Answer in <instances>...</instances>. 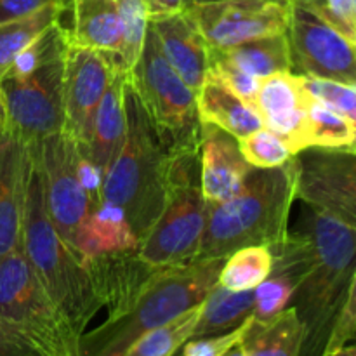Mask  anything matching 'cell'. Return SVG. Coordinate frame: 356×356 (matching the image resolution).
<instances>
[{"instance_id":"obj_44","label":"cell","mask_w":356,"mask_h":356,"mask_svg":"<svg viewBox=\"0 0 356 356\" xmlns=\"http://www.w3.org/2000/svg\"><path fill=\"white\" fill-rule=\"evenodd\" d=\"M3 124H6V108H3L2 96H0V129L3 127Z\"/></svg>"},{"instance_id":"obj_3","label":"cell","mask_w":356,"mask_h":356,"mask_svg":"<svg viewBox=\"0 0 356 356\" xmlns=\"http://www.w3.org/2000/svg\"><path fill=\"white\" fill-rule=\"evenodd\" d=\"M222 263L225 259H195L159 270L124 312L80 336V356H122L146 332L200 305L218 284Z\"/></svg>"},{"instance_id":"obj_33","label":"cell","mask_w":356,"mask_h":356,"mask_svg":"<svg viewBox=\"0 0 356 356\" xmlns=\"http://www.w3.org/2000/svg\"><path fill=\"white\" fill-rule=\"evenodd\" d=\"M302 87L315 99L329 104L334 110L341 111L351 120H356V87L336 80L316 79V76L301 75Z\"/></svg>"},{"instance_id":"obj_6","label":"cell","mask_w":356,"mask_h":356,"mask_svg":"<svg viewBox=\"0 0 356 356\" xmlns=\"http://www.w3.org/2000/svg\"><path fill=\"white\" fill-rule=\"evenodd\" d=\"M21 250L52 302L82 336L103 305L94 291L83 257L61 238L49 219L37 163H33L28 184Z\"/></svg>"},{"instance_id":"obj_39","label":"cell","mask_w":356,"mask_h":356,"mask_svg":"<svg viewBox=\"0 0 356 356\" xmlns=\"http://www.w3.org/2000/svg\"><path fill=\"white\" fill-rule=\"evenodd\" d=\"M145 2L148 6L149 17L181 13L184 9V0H145Z\"/></svg>"},{"instance_id":"obj_46","label":"cell","mask_w":356,"mask_h":356,"mask_svg":"<svg viewBox=\"0 0 356 356\" xmlns=\"http://www.w3.org/2000/svg\"><path fill=\"white\" fill-rule=\"evenodd\" d=\"M177 355H179V353H177ZM177 355H176V356H177Z\"/></svg>"},{"instance_id":"obj_32","label":"cell","mask_w":356,"mask_h":356,"mask_svg":"<svg viewBox=\"0 0 356 356\" xmlns=\"http://www.w3.org/2000/svg\"><path fill=\"white\" fill-rule=\"evenodd\" d=\"M122 21L124 49L120 63L125 70H131L143 51L146 31L149 23V10L145 0H115Z\"/></svg>"},{"instance_id":"obj_38","label":"cell","mask_w":356,"mask_h":356,"mask_svg":"<svg viewBox=\"0 0 356 356\" xmlns=\"http://www.w3.org/2000/svg\"><path fill=\"white\" fill-rule=\"evenodd\" d=\"M0 356H37L0 325Z\"/></svg>"},{"instance_id":"obj_13","label":"cell","mask_w":356,"mask_h":356,"mask_svg":"<svg viewBox=\"0 0 356 356\" xmlns=\"http://www.w3.org/2000/svg\"><path fill=\"white\" fill-rule=\"evenodd\" d=\"M118 66H122V63L115 54L82 47L66 38L63 66V132L73 139L80 153L89 143L94 115Z\"/></svg>"},{"instance_id":"obj_7","label":"cell","mask_w":356,"mask_h":356,"mask_svg":"<svg viewBox=\"0 0 356 356\" xmlns=\"http://www.w3.org/2000/svg\"><path fill=\"white\" fill-rule=\"evenodd\" d=\"M0 325L37 356H80V334L49 298L21 249L0 259Z\"/></svg>"},{"instance_id":"obj_8","label":"cell","mask_w":356,"mask_h":356,"mask_svg":"<svg viewBox=\"0 0 356 356\" xmlns=\"http://www.w3.org/2000/svg\"><path fill=\"white\" fill-rule=\"evenodd\" d=\"M200 188L198 148L169 149V190L162 214L139 242L138 252L155 268L197 259L209 218Z\"/></svg>"},{"instance_id":"obj_40","label":"cell","mask_w":356,"mask_h":356,"mask_svg":"<svg viewBox=\"0 0 356 356\" xmlns=\"http://www.w3.org/2000/svg\"><path fill=\"white\" fill-rule=\"evenodd\" d=\"M285 3H296V6L308 7V9H313L315 13L322 14L323 10L327 9V0H285Z\"/></svg>"},{"instance_id":"obj_36","label":"cell","mask_w":356,"mask_h":356,"mask_svg":"<svg viewBox=\"0 0 356 356\" xmlns=\"http://www.w3.org/2000/svg\"><path fill=\"white\" fill-rule=\"evenodd\" d=\"M350 40L356 38V0H327V9L320 14Z\"/></svg>"},{"instance_id":"obj_43","label":"cell","mask_w":356,"mask_h":356,"mask_svg":"<svg viewBox=\"0 0 356 356\" xmlns=\"http://www.w3.org/2000/svg\"><path fill=\"white\" fill-rule=\"evenodd\" d=\"M222 356H243V351H242V346H240V343L236 344V346H233L232 350L226 351Z\"/></svg>"},{"instance_id":"obj_16","label":"cell","mask_w":356,"mask_h":356,"mask_svg":"<svg viewBox=\"0 0 356 356\" xmlns=\"http://www.w3.org/2000/svg\"><path fill=\"white\" fill-rule=\"evenodd\" d=\"M308 92L302 87L301 75L294 72L275 73L257 83L254 108L264 127L277 132L291 152L305 149V124Z\"/></svg>"},{"instance_id":"obj_35","label":"cell","mask_w":356,"mask_h":356,"mask_svg":"<svg viewBox=\"0 0 356 356\" xmlns=\"http://www.w3.org/2000/svg\"><path fill=\"white\" fill-rule=\"evenodd\" d=\"M247 322L243 325H240L238 329L232 330V332L219 334V336L195 337V339L186 341L177 356H222L226 351L232 350L233 346H236L240 343Z\"/></svg>"},{"instance_id":"obj_31","label":"cell","mask_w":356,"mask_h":356,"mask_svg":"<svg viewBox=\"0 0 356 356\" xmlns=\"http://www.w3.org/2000/svg\"><path fill=\"white\" fill-rule=\"evenodd\" d=\"M238 148L250 167L275 169L289 163L294 156L287 143L268 127H261L238 139Z\"/></svg>"},{"instance_id":"obj_45","label":"cell","mask_w":356,"mask_h":356,"mask_svg":"<svg viewBox=\"0 0 356 356\" xmlns=\"http://www.w3.org/2000/svg\"><path fill=\"white\" fill-rule=\"evenodd\" d=\"M275 2H280V3H284V6H287V3H285V0H275Z\"/></svg>"},{"instance_id":"obj_26","label":"cell","mask_w":356,"mask_h":356,"mask_svg":"<svg viewBox=\"0 0 356 356\" xmlns=\"http://www.w3.org/2000/svg\"><path fill=\"white\" fill-rule=\"evenodd\" d=\"M252 313L254 291L233 292L216 284L202 301L200 316L191 339L232 332L252 318Z\"/></svg>"},{"instance_id":"obj_15","label":"cell","mask_w":356,"mask_h":356,"mask_svg":"<svg viewBox=\"0 0 356 356\" xmlns=\"http://www.w3.org/2000/svg\"><path fill=\"white\" fill-rule=\"evenodd\" d=\"M35 149L7 124L0 129V259L21 249Z\"/></svg>"},{"instance_id":"obj_14","label":"cell","mask_w":356,"mask_h":356,"mask_svg":"<svg viewBox=\"0 0 356 356\" xmlns=\"http://www.w3.org/2000/svg\"><path fill=\"white\" fill-rule=\"evenodd\" d=\"M183 10L211 51H225L243 42L285 33L289 16L287 6L275 0H225Z\"/></svg>"},{"instance_id":"obj_37","label":"cell","mask_w":356,"mask_h":356,"mask_svg":"<svg viewBox=\"0 0 356 356\" xmlns=\"http://www.w3.org/2000/svg\"><path fill=\"white\" fill-rule=\"evenodd\" d=\"M61 0H0V24L23 19Z\"/></svg>"},{"instance_id":"obj_25","label":"cell","mask_w":356,"mask_h":356,"mask_svg":"<svg viewBox=\"0 0 356 356\" xmlns=\"http://www.w3.org/2000/svg\"><path fill=\"white\" fill-rule=\"evenodd\" d=\"M212 59L228 63L256 80L266 79L275 73L292 72L285 33L243 42L225 51H211V61Z\"/></svg>"},{"instance_id":"obj_5","label":"cell","mask_w":356,"mask_h":356,"mask_svg":"<svg viewBox=\"0 0 356 356\" xmlns=\"http://www.w3.org/2000/svg\"><path fill=\"white\" fill-rule=\"evenodd\" d=\"M65 42V26L56 21L0 80L6 124L31 146L63 132Z\"/></svg>"},{"instance_id":"obj_4","label":"cell","mask_w":356,"mask_h":356,"mask_svg":"<svg viewBox=\"0 0 356 356\" xmlns=\"http://www.w3.org/2000/svg\"><path fill=\"white\" fill-rule=\"evenodd\" d=\"M127 129L122 148L101 181V200L124 214L141 242L162 214L169 190V148L125 87Z\"/></svg>"},{"instance_id":"obj_11","label":"cell","mask_w":356,"mask_h":356,"mask_svg":"<svg viewBox=\"0 0 356 356\" xmlns=\"http://www.w3.org/2000/svg\"><path fill=\"white\" fill-rule=\"evenodd\" d=\"M285 38L292 72L356 87L355 42L308 7L289 3Z\"/></svg>"},{"instance_id":"obj_29","label":"cell","mask_w":356,"mask_h":356,"mask_svg":"<svg viewBox=\"0 0 356 356\" xmlns=\"http://www.w3.org/2000/svg\"><path fill=\"white\" fill-rule=\"evenodd\" d=\"M273 268V254L270 247H243L229 254L222 263L218 285L233 292L254 291L263 284Z\"/></svg>"},{"instance_id":"obj_30","label":"cell","mask_w":356,"mask_h":356,"mask_svg":"<svg viewBox=\"0 0 356 356\" xmlns=\"http://www.w3.org/2000/svg\"><path fill=\"white\" fill-rule=\"evenodd\" d=\"M202 302L165 325L149 330L136 339L122 356H176L186 341L193 336L195 325L200 316Z\"/></svg>"},{"instance_id":"obj_18","label":"cell","mask_w":356,"mask_h":356,"mask_svg":"<svg viewBox=\"0 0 356 356\" xmlns=\"http://www.w3.org/2000/svg\"><path fill=\"white\" fill-rule=\"evenodd\" d=\"M83 264L108 316L124 312L146 282L162 270L146 263L138 249L83 257Z\"/></svg>"},{"instance_id":"obj_1","label":"cell","mask_w":356,"mask_h":356,"mask_svg":"<svg viewBox=\"0 0 356 356\" xmlns=\"http://www.w3.org/2000/svg\"><path fill=\"white\" fill-rule=\"evenodd\" d=\"M296 200L292 160L275 169L252 167L233 197L209 205L197 259H226L243 247H275L287 236Z\"/></svg>"},{"instance_id":"obj_12","label":"cell","mask_w":356,"mask_h":356,"mask_svg":"<svg viewBox=\"0 0 356 356\" xmlns=\"http://www.w3.org/2000/svg\"><path fill=\"white\" fill-rule=\"evenodd\" d=\"M296 198L356 228L355 148H309L292 156Z\"/></svg>"},{"instance_id":"obj_19","label":"cell","mask_w":356,"mask_h":356,"mask_svg":"<svg viewBox=\"0 0 356 356\" xmlns=\"http://www.w3.org/2000/svg\"><path fill=\"white\" fill-rule=\"evenodd\" d=\"M152 28L160 51L177 75L197 92L211 70V47L184 10L152 16Z\"/></svg>"},{"instance_id":"obj_41","label":"cell","mask_w":356,"mask_h":356,"mask_svg":"<svg viewBox=\"0 0 356 356\" xmlns=\"http://www.w3.org/2000/svg\"><path fill=\"white\" fill-rule=\"evenodd\" d=\"M322 356H356V348L355 344H346V346L339 348V350L332 351V353H327V355H322Z\"/></svg>"},{"instance_id":"obj_23","label":"cell","mask_w":356,"mask_h":356,"mask_svg":"<svg viewBox=\"0 0 356 356\" xmlns=\"http://www.w3.org/2000/svg\"><path fill=\"white\" fill-rule=\"evenodd\" d=\"M302 344L305 327L292 306L266 322L250 318L240 339L243 356H301Z\"/></svg>"},{"instance_id":"obj_24","label":"cell","mask_w":356,"mask_h":356,"mask_svg":"<svg viewBox=\"0 0 356 356\" xmlns=\"http://www.w3.org/2000/svg\"><path fill=\"white\" fill-rule=\"evenodd\" d=\"M138 247L139 240L124 214L106 202L94 207L76 232V250L82 257L134 250Z\"/></svg>"},{"instance_id":"obj_42","label":"cell","mask_w":356,"mask_h":356,"mask_svg":"<svg viewBox=\"0 0 356 356\" xmlns=\"http://www.w3.org/2000/svg\"><path fill=\"white\" fill-rule=\"evenodd\" d=\"M212 2H225V0H184V7L198 6V3H212Z\"/></svg>"},{"instance_id":"obj_9","label":"cell","mask_w":356,"mask_h":356,"mask_svg":"<svg viewBox=\"0 0 356 356\" xmlns=\"http://www.w3.org/2000/svg\"><path fill=\"white\" fill-rule=\"evenodd\" d=\"M127 83L167 148L200 146L197 92L169 65L149 26L141 54L127 72Z\"/></svg>"},{"instance_id":"obj_34","label":"cell","mask_w":356,"mask_h":356,"mask_svg":"<svg viewBox=\"0 0 356 356\" xmlns=\"http://www.w3.org/2000/svg\"><path fill=\"white\" fill-rule=\"evenodd\" d=\"M356 337V280L350 285L343 302L337 308L323 344L322 355L332 353L339 348L351 344ZM320 355V356H322Z\"/></svg>"},{"instance_id":"obj_22","label":"cell","mask_w":356,"mask_h":356,"mask_svg":"<svg viewBox=\"0 0 356 356\" xmlns=\"http://www.w3.org/2000/svg\"><path fill=\"white\" fill-rule=\"evenodd\" d=\"M65 30L73 44L110 52L120 59L124 33L115 0H72V28Z\"/></svg>"},{"instance_id":"obj_21","label":"cell","mask_w":356,"mask_h":356,"mask_svg":"<svg viewBox=\"0 0 356 356\" xmlns=\"http://www.w3.org/2000/svg\"><path fill=\"white\" fill-rule=\"evenodd\" d=\"M197 111L200 124H211L242 139L264 127L256 108L233 92L221 79L209 72L197 90Z\"/></svg>"},{"instance_id":"obj_17","label":"cell","mask_w":356,"mask_h":356,"mask_svg":"<svg viewBox=\"0 0 356 356\" xmlns=\"http://www.w3.org/2000/svg\"><path fill=\"white\" fill-rule=\"evenodd\" d=\"M200 188L209 204H219L240 190L252 167L243 159L238 139L211 124H200Z\"/></svg>"},{"instance_id":"obj_2","label":"cell","mask_w":356,"mask_h":356,"mask_svg":"<svg viewBox=\"0 0 356 356\" xmlns=\"http://www.w3.org/2000/svg\"><path fill=\"white\" fill-rule=\"evenodd\" d=\"M301 232L308 238V261L291 306L305 327L301 356H313L322 355L334 315L356 280V228L309 209Z\"/></svg>"},{"instance_id":"obj_28","label":"cell","mask_w":356,"mask_h":356,"mask_svg":"<svg viewBox=\"0 0 356 356\" xmlns=\"http://www.w3.org/2000/svg\"><path fill=\"white\" fill-rule=\"evenodd\" d=\"M356 120L308 94L305 146L316 148H355Z\"/></svg>"},{"instance_id":"obj_10","label":"cell","mask_w":356,"mask_h":356,"mask_svg":"<svg viewBox=\"0 0 356 356\" xmlns=\"http://www.w3.org/2000/svg\"><path fill=\"white\" fill-rule=\"evenodd\" d=\"M33 149L49 219L61 238L76 250V232L103 202L99 176L87 165L65 132L49 136Z\"/></svg>"},{"instance_id":"obj_27","label":"cell","mask_w":356,"mask_h":356,"mask_svg":"<svg viewBox=\"0 0 356 356\" xmlns=\"http://www.w3.org/2000/svg\"><path fill=\"white\" fill-rule=\"evenodd\" d=\"M65 0L51 3L38 13L23 19L0 24V80L13 68L14 61L47 30L59 21Z\"/></svg>"},{"instance_id":"obj_20","label":"cell","mask_w":356,"mask_h":356,"mask_svg":"<svg viewBox=\"0 0 356 356\" xmlns=\"http://www.w3.org/2000/svg\"><path fill=\"white\" fill-rule=\"evenodd\" d=\"M125 87H127V70L118 66L94 115L89 143L80 153L101 181L120 152L125 138V129H127Z\"/></svg>"}]
</instances>
